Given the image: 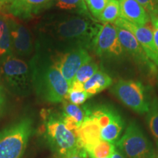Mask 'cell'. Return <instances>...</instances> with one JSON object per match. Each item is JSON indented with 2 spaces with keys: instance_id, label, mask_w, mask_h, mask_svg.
<instances>
[{
  "instance_id": "cell-36",
  "label": "cell",
  "mask_w": 158,
  "mask_h": 158,
  "mask_svg": "<svg viewBox=\"0 0 158 158\" xmlns=\"http://www.w3.org/2000/svg\"><path fill=\"white\" fill-rule=\"evenodd\" d=\"M157 74H158V73H157Z\"/></svg>"
},
{
  "instance_id": "cell-12",
  "label": "cell",
  "mask_w": 158,
  "mask_h": 158,
  "mask_svg": "<svg viewBox=\"0 0 158 158\" xmlns=\"http://www.w3.org/2000/svg\"><path fill=\"white\" fill-rule=\"evenodd\" d=\"M116 31L118 39L124 51H126L128 54L131 55L135 62L141 67L145 68L152 73H157L158 68L147 56L141 44L133 33L126 29L118 27H116Z\"/></svg>"
},
{
  "instance_id": "cell-30",
  "label": "cell",
  "mask_w": 158,
  "mask_h": 158,
  "mask_svg": "<svg viewBox=\"0 0 158 158\" xmlns=\"http://www.w3.org/2000/svg\"><path fill=\"white\" fill-rule=\"evenodd\" d=\"M15 0H0V12H2L7 6L12 4Z\"/></svg>"
},
{
  "instance_id": "cell-21",
  "label": "cell",
  "mask_w": 158,
  "mask_h": 158,
  "mask_svg": "<svg viewBox=\"0 0 158 158\" xmlns=\"http://www.w3.org/2000/svg\"><path fill=\"white\" fill-rule=\"evenodd\" d=\"M120 17V5L118 0H109L98 19L104 23H114Z\"/></svg>"
},
{
  "instance_id": "cell-18",
  "label": "cell",
  "mask_w": 158,
  "mask_h": 158,
  "mask_svg": "<svg viewBox=\"0 0 158 158\" xmlns=\"http://www.w3.org/2000/svg\"><path fill=\"white\" fill-rule=\"evenodd\" d=\"M13 54L12 42L7 15L0 12V57Z\"/></svg>"
},
{
  "instance_id": "cell-9",
  "label": "cell",
  "mask_w": 158,
  "mask_h": 158,
  "mask_svg": "<svg viewBox=\"0 0 158 158\" xmlns=\"http://www.w3.org/2000/svg\"><path fill=\"white\" fill-rule=\"evenodd\" d=\"M52 59L63 77L71 86L78 70L83 64L92 60V58L86 48L76 47L64 53L58 54Z\"/></svg>"
},
{
  "instance_id": "cell-4",
  "label": "cell",
  "mask_w": 158,
  "mask_h": 158,
  "mask_svg": "<svg viewBox=\"0 0 158 158\" xmlns=\"http://www.w3.org/2000/svg\"><path fill=\"white\" fill-rule=\"evenodd\" d=\"M0 80L15 93H27L33 86L31 64L13 54L1 58Z\"/></svg>"
},
{
  "instance_id": "cell-13",
  "label": "cell",
  "mask_w": 158,
  "mask_h": 158,
  "mask_svg": "<svg viewBox=\"0 0 158 158\" xmlns=\"http://www.w3.org/2000/svg\"><path fill=\"white\" fill-rule=\"evenodd\" d=\"M10 32L12 51L20 56L30 54L33 48L32 40L29 29L15 19L13 15L7 14Z\"/></svg>"
},
{
  "instance_id": "cell-31",
  "label": "cell",
  "mask_w": 158,
  "mask_h": 158,
  "mask_svg": "<svg viewBox=\"0 0 158 158\" xmlns=\"http://www.w3.org/2000/svg\"><path fill=\"white\" fill-rule=\"evenodd\" d=\"M110 158H126V157H124V156L122 155V154L120 152L118 149H115Z\"/></svg>"
},
{
  "instance_id": "cell-7",
  "label": "cell",
  "mask_w": 158,
  "mask_h": 158,
  "mask_svg": "<svg viewBox=\"0 0 158 158\" xmlns=\"http://www.w3.org/2000/svg\"><path fill=\"white\" fill-rule=\"evenodd\" d=\"M111 92L122 103L136 113L143 114L149 111L150 102L141 82L121 79L114 85Z\"/></svg>"
},
{
  "instance_id": "cell-14",
  "label": "cell",
  "mask_w": 158,
  "mask_h": 158,
  "mask_svg": "<svg viewBox=\"0 0 158 158\" xmlns=\"http://www.w3.org/2000/svg\"><path fill=\"white\" fill-rule=\"evenodd\" d=\"M53 0H15L1 13L27 19L46 8Z\"/></svg>"
},
{
  "instance_id": "cell-5",
  "label": "cell",
  "mask_w": 158,
  "mask_h": 158,
  "mask_svg": "<svg viewBox=\"0 0 158 158\" xmlns=\"http://www.w3.org/2000/svg\"><path fill=\"white\" fill-rule=\"evenodd\" d=\"M32 131V122L24 118L0 131V158H21Z\"/></svg>"
},
{
  "instance_id": "cell-33",
  "label": "cell",
  "mask_w": 158,
  "mask_h": 158,
  "mask_svg": "<svg viewBox=\"0 0 158 158\" xmlns=\"http://www.w3.org/2000/svg\"><path fill=\"white\" fill-rule=\"evenodd\" d=\"M157 148H158V144H157ZM156 158H158V153H157V157H156Z\"/></svg>"
},
{
  "instance_id": "cell-34",
  "label": "cell",
  "mask_w": 158,
  "mask_h": 158,
  "mask_svg": "<svg viewBox=\"0 0 158 158\" xmlns=\"http://www.w3.org/2000/svg\"><path fill=\"white\" fill-rule=\"evenodd\" d=\"M157 15H158V12H157Z\"/></svg>"
},
{
  "instance_id": "cell-35",
  "label": "cell",
  "mask_w": 158,
  "mask_h": 158,
  "mask_svg": "<svg viewBox=\"0 0 158 158\" xmlns=\"http://www.w3.org/2000/svg\"><path fill=\"white\" fill-rule=\"evenodd\" d=\"M107 158H110V157H107Z\"/></svg>"
},
{
  "instance_id": "cell-11",
  "label": "cell",
  "mask_w": 158,
  "mask_h": 158,
  "mask_svg": "<svg viewBox=\"0 0 158 158\" xmlns=\"http://www.w3.org/2000/svg\"><path fill=\"white\" fill-rule=\"evenodd\" d=\"M116 27L126 29L133 34L141 44L150 60L158 68V53L154 42L152 29L146 26H139L119 17L114 23Z\"/></svg>"
},
{
  "instance_id": "cell-26",
  "label": "cell",
  "mask_w": 158,
  "mask_h": 158,
  "mask_svg": "<svg viewBox=\"0 0 158 158\" xmlns=\"http://www.w3.org/2000/svg\"><path fill=\"white\" fill-rule=\"evenodd\" d=\"M143 7L148 14H157L158 7L154 0H136Z\"/></svg>"
},
{
  "instance_id": "cell-20",
  "label": "cell",
  "mask_w": 158,
  "mask_h": 158,
  "mask_svg": "<svg viewBox=\"0 0 158 158\" xmlns=\"http://www.w3.org/2000/svg\"><path fill=\"white\" fill-rule=\"evenodd\" d=\"M115 149V144L101 140L85 150L90 158H107L110 157Z\"/></svg>"
},
{
  "instance_id": "cell-17",
  "label": "cell",
  "mask_w": 158,
  "mask_h": 158,
  "mask_svg": "<svg viewBox=\"0 0 158 158\" xmlns=\"http://www.w3.org/2000/svg\"><path fill=\"white\" fill-rule=\"evenodd\" d=\"M113 83L111 77L103 70H98L83 85V88L90 97L102 92L110 86Z\"/></svg>"
},
{
  "instance_id": "cell-24",
  "label": "cell",
  "mask_w": 158,
  "mask_h": 158,
  "mask_svg": "<svg viewBox=\"0 0 158 158\" xmlns=\"http://www.w3.org/2000/svg\"><path fill=\"white\" fill-rule=\"evenodd\" d=\"M89 98V94L84 89H78L70 87L68 93L64 100H68L71 103L79 106L84 103Z\"/></svg>"
},
{
  "instance_id": "cell-29",
  "label": "cell",
  "mask_w": 158,
  "mask_h": 158,
  "mask_svg": "<svg viewBox=\"0 0 158 158\" xmlns=\"http://www.w3.org/2000/svg\"><path fill=\"white\" fill-rule=\"evenodd\" d=\"M5 104V95L2 87L0 86V114L3 111Z\"/></svg>"
},
{
  "instance_id": "cell-6",
  "label": "cell",
  "mask_w": 158,
  "mask_h": 158,
  "mask_svg": "<svg viewBox=\"0 0 158 158\" xmlns=\"http://www.w3.org/2000/svg\"><path fill=\"white\" fill-rule=\"evenodd\" d=\"M115 147L126 158H155L150 141L135 122H132L116 141Z\"/></svg>"
},
{
  "instance_id": "cell-23",
  "label": "cell",
  "mask_w": 158,
  "mask_h": 158,
  "mask_svg": "<svg viewBox=\"0 0 158 158\" xmlns=\"http://www.w3.org/2000/svg\"><path fill=\"white\" fill-rule=\"evenodd\" d=\"M99 70V65L94 61L90 60L85 63L81 67L80 69L76 73L73 81H76L84 84L91 77L95 74Z\"/></svg>"
},
{
  "instance_id": "cell-19",
  "label": "cell",
  "mask_w": 158,
  "mask_h": 158,
  "mask_svg": "<svg viewBox=\"0 0 158 158\" xmlns=\"http://www.w3.org/2000/svg\"><path fill=\"white\" fill-rule=\"evenodd\" d=\"M52 3H54L55 6L60 10L91 18L84 0H53Z\"/></svg>"
},
{
  "instance_id": "cell-25",
  "label": "cell",
  "mask_w": 158,
  "mask_h": 158,
  "mask_svg": "<svg viewBox=\"0 0 158 158\" xmlns=\"http://www.w3.org/2000/svg\"><path fill=\"white\" fill-rule=\"evenodd\" d=\"M92 15L99 18L105 7L108 5L109 0H84Z\"/></svg>"
},
{
  "instance_id": "cell-2",
  "label": "cell",
  "mask_w": 158,
  "mask_h": 158,
  "mask_svg": "<svg viewBox=\"0 0 158 158\" xmlns=\"http://www.w3.org/2000/svg\"><path fill=\"white\" fill-rule=\"evenodd\" d=\"M30 64L32 68L33 87L37 94L45 101L53 103L62 102L66 98L70 86L56 68L52 58L38 55Z\"/></svg>"
},
{
  "instance_id": "cell-32",
  "label": "cell",
  "mask_w": 158,
  "mask_h": 158,
  "mask_svg": "<svg viewBox=\"0 0 158 158\" xmlns=\"http://www.w3.org/2000/svg\"><path fill=\"white\" fill-rule=\"evenodd\" d=\"M154 1H155V2L156 5H157V7H158V0H154Z\"/></svg>"
},
{
  "instance_id": "cell-1",
  "label": "cell",
  "mask_w": 158,
  "mask_h": 158,
  "mask_svg": "<svg viewBox=\"0 0 158 158\" xmlns=\"http://www.w3.org/2000/svg\"><path fill=\"white\" fill-rule=\"evenodd\" d=\"M101 25L87 16H72L59 21H43L40 35L45 45L51 41L74 43L78 47L90 48Z\"/></svg>"
},
{
  "instance_id": "cell-28",
  "label": "cell",
  "mask_w": 158,
  "mask_h": 158,
  "mask_svg": "<svg viewBox=\"0 0 158 158\" xmlns=\"http://www.w3.org/2000/svg\"><path fill=\"white\" fill-rule=\"evenodd\" d=\"M64 158H88V154L84 148L78 147L68 155L64 156Z\"/></svg>"
},
{
  "instance_id": "cell-3",
  "label": "cell",
  "mask_w": 158,
  "mask_h": 158,
  "mask_svg": "<svg viewBox=\"0 0 158 158\" xmlns=\"http://www.w3.org/2000/svg\"><path fill=\"white\" fill-rule=\"evenodd\" d=\"M43 116L45 138L53 150L64 157L79 147L77 134L67 127L62 116L45 112Z\"/></svg>"
},
{
  "instance_id": "cell-16",
  "label": "cell",
  "mask_w": 158,
  "mask_h": 158,
  "mask_svg": "<svg viewBox=\"0 0 158 158\" xmlns=\"http://www.w3.org/2000/svg\"><path fill=\"white\" fill-rule=\"evenodd\" d=\"M64 124L69 129L77 134L78 130L84 122L86 113L84 108L71 103L67 100L62 101V114H61Z\"/></svg>"
},
{
  "instance_id": "cell-27",
  "label": "cell",
  "mask_w": 158,
  "mask_h": 158,
  "mask_svg": "<svg viewBox=\"0 0 158 158\" xmlns=\"http://www.w3.org/2000/svg\"><path fill=\"white\" fill-rule=\"evenodd\" d=\"M149 18L153 27L154 42L158 53V15L157 14H151L149 15Z\"/></svg>"
},
{
  "instance_id": "cell-22",
  "label": "cell",
  "mask_w": 158,
  "mask_h": 158,
  "mask_svg": "<svg viewBox=\"0 0 158 158\" xmlns=\"http://www.w3.org/2000/svg\"><path fill=\"white\" fill-rule=\"evenodd\" d=\"M147 114L148 126L158 144V100L156 98L150 102L149 111Z\"/></svg>"
},
{
  "instance_id": "cell-10",
  "label": "cell",
  "mask_w": 158,
  "mask_h": 158,
  "mask_svg": "<svg viewBox=\"0 0 158 158\" xmlns=\"http://www.w3.org/2000/svg\"><path fill=\"white\" fill-rule=\"evenodd\" d=\"M92 48L98 56L101 57L118 58L123 55L124 49L118 39L116 27L114 23H105L101 25Z\"/></svg>"
},
{
  "instance_id": "cell-8",
  "label": "cell",
  "mask_w": 158,
  "mask_h": 158,
  "mask_svg": "<svg viewBox=\"0 0 158 158\" xmlns=\"http://www.w3.org/2000/svg\"><path fill=\"white\" fill-rule=\"evenodd\" d=\"M89 109L98 120L100 128L101 139L115 144L119 139L124 125L120 114L113 108L106 106Z\"/></svg>"
},
{
  "instance_id": "cell-15",
  "label": "cell",
  "mask_w": 158,
  "mask_h": 158,
  "mask_svg": "<svg viewBox=\"0 0 158 158\" xmlns=\"http://www.w3.org/2000/svg\"><path fill=\"white\" fill-rule=\"evenodd\" d=\"M120 17L139 26L150 22L149 15L136 0H119Z\"/></svg>"
}]
</instances>
